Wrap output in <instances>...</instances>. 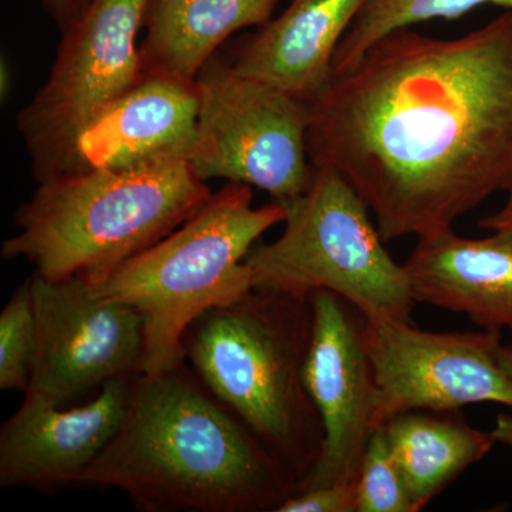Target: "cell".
<instances>
[{
	"label": "cell",
	"instance_id": "cell-25",
	"mask_svg": "<svg viewBox=\"0 0 512 512\" xmlns=\"http://www.w3.org/2000/svg\"><path fill=\"white\" fill-rule=\"evenodd\" d=\"M10 87V70L8 69V64L2 62V96H8Z\"/></svg>",
	"mask_w": 512,
	"mask_h": 512
},
{
	"label": "cell",
	"instance_id": "cell-3",
	"mask_svg": "<svg viewBox=\"0 0 512 512\" xmlns=\"http://www.w3.org/2000/svg\"><path fill=\"white\" fill-rule=\"evenodd\" d=\"M211 195L184 156L62 175L20 205L19 232L0 255L26 259L50 281L96 285L181 227Z\"/></svg>",
	"mask_w": 512,
	"mask_h": 512
},
{
	"label": "cell",
	"instance_id": "cell-17",
	"mask_svg": "<svg viewBox=\"0 0 512 512\" xmlns=\"http://www.w3.org/2000/svg\"><path fill=\"white\" fill-rule=\"evenodd\" d=\"M451 413L412 410L393 417L383 426L394 460L409 488L414 512L423 510L494 446L491 433L473 429Z\"/></svg>",
	"mask_w": 512,
	"mask_h": 512
},
{
	"label": "cell",
	"instance_id": "cell-22",
	"mask_svg": "<svg viewBox=\"0 0 512 512\" xmlns=\"http://www.w3.org/2000/svg\"><path fill=\"white\" fill-rule=\"evenodd\" d=\"M92 0H40L43 9L53 20L60 35L67 32Z\"/></svg>",
	"mask_w": 512,
	"mask_h": 512
},
{
	"label": "cell",
	"instance_id": "cell-5",
	"mask_svg": "<svg viewBox=\"0 0 512 512\" xmlns=\"http://www.w3.org/2000/svg\"><path fill=\"white\" fill-rule=\"evenodd\" d=\"M284 221L279 202L254 208L249 185L228 183L168 237L89 285L97 298L126 303L143 318L141 375L183 365L192 322L254 289L245 258L264 232Z\"/></svg>",
	"mask_w": 512,
	"mask_h": 512
},
{
	"label": "cell",
	"instance_id": "cell-10",
	"mask_svg": "<svg viewBox=\"0 0 512 512\" xmlns=\"http://www.w3.org/2000/svg\"><path fill=\"white\" fill-rule=\"evenodd\" d=\"M39 348L28 392L57 404L110 380L143 372L146 336L140 313L97 298L82 279H29Z\"/></svg>",
	"mask_w": 512,
	"mask_h": 512
},
{
	"label": "cell",
	"instance_id": "cell-12",
	"mask_svg": "<svg viewBox=\"0 0 512 512\" xmlns=\"http://www.w3.org/2000/svg\"><path fill=\"white\" fill-rule=\"evenodd\" d=\"M133 379L110 380L96 399L72 409L26 392L0 430V487L77 484L123 426Z\"/></svg>",
	"mask_w": 512,
	"mask_h": 512
},
{
	"label": "cell",
	"instance_id": "cell-23",
	"mask_svg": "<svg viewBox=\"0 0 512 512\" xmlns=\"http://www.w3.org/2000/svg\"><path fill=\"white\" fill-rule=\"evenodd\" d=\"M498 360H500L505 372L512 377V346L501 345L498 349ZM491 436H493L495 443H501L512 448V416L498 414Z\"/></svg>",
	"mask_w": 512,
	"mask_h": 512
},
{
	"label": "cell",
	"instance_id": "cell-11",
	"mask_svg": "<svg viewBox=\"0 0 512 512\" xmlns=\"http://www.w3.org/2000/svg\"><path fill=\"white\" fill-rule=\"evenodd\" d=\"M312 308L303 382L322 421L323 444L296 493L356 485L367 443L377 430L375 373L363 338L366 316L328 291L313 293Z\"/></svg>",
	"mask_w": 512,
	"mask_h": 512
},
{
	"label": "cell",
	"instance_id": "cell-7",
	"mask_svg": "<svg viewBox=\"0 0 512 512\" xmlns=\"http://www.w3.org/2000/svg\"><path fill=\"white\" fill-rule=\"evenodd\" d=\"M147 3L92 0L63 33L49 77L16 120L37 184L83 171L80 137L143 79L137 36Z\"/></svg>",
	"mask_w": 512,
	"mask_h": 512
},
{
	"label": "cell",
	"instance_id": "cell-20",
	"mask_svg": "<svg viewBox=\"0 0 512 512\" xmlns=\"http://www.w3.org/2000/svg\"><path fill=\"white\" fill-rule=\"evenodd\" d=\"M357 512H414L409 488L383 427L367 443L356 483Z\"/></svg>",
	"mask_w": 512,
	"mask_h": 512
},
{
	"label": "cell",
	"instance_id": "cell-13",
	"mask_svg": "<svg viewBox=\"0 0 512 512\" xmlns=\"http://www.w3.org/2000/svg\"><path fill=\"white\" fill-rule=\"evenodd\" d=\"M198 107L197 82L144 73L80 137L83 170L187 157L197 131Z\"/></svg>",
	"mask_w": 512,
	"mask_h": 512
},
{
	"label": "cell",
	"instance_id": "cell-15",
	"mask_svg": "<svg viewBox=\"0 0 512 512\" xmlns=\"http://www.w3.org/2000/svg\"><path fill=\"white\" fill-rule=\"evenodd\" d=\"M414 301L464 313L483 329L512 330V237H421L403 265Z\"/></svg>",
	"mask_w": 512,
	"mask_h": 512
},
{
	"label": "cell",
	"instance_id": "cell-18",
	"mask_svg": "<svg viewBox=\"0 0 512 512\" xmlns=\"http://www.w3.org/2000/svg\"><path fill=\"white\" fill-rule=\"evenodd\" d=\"M484 5L512 9V0H367L333 59V74L345 72L382 37L431 19H457Z\"/></svg>",
	"mask_w": 512,
	"mask_h": 512
},
{
	"label": "cell",
	"instance_id": "cell-4",
	"mask_svg": "<svg viewBox=\"0 0 512 512\" xmlns=\"http://www.w3.org/2000/svg\"><path fill=\"white\" fill-rule=\"evenodd\" d=\"M311 298L252 289L194 320L184 356L204 386L254 431L299 484L323 444L322 421L303 382Z\"/></svg>",
	"mask_w": 512,
	"mask_h": 512
},
{
	"label": "cell",
	"instance_id": "cell-9",
	"mask_svg": "<svg viewBox=\"0 0 512 512\" xmlns=\"http://www.w3.org/2000/svg\"><path fill=\"white\" fill-rule=\"evenodd\" d=\"M363 338L376 380V429L412 410L468 404L512 409V377L498 360L501 332H426L412 322L367 319Z\"/></svg>",
	"mask_w": 512,
	"mask_h": 512
},
{
	"label": "cell",
	"instance_id": "cell-8",
	"mask_svg": "<svg viewBox=\"0 0 512 512\" xmlns=\"http://www.w3.org/2000/svg\"><path fill=\"white\" fill-rule=\"evenodd\" d=\"M195 82L200 107L187 160L202 180L224 178L261 188L276 202L308 190L311 104L239 76L214 57Z\"/></svg>",
	"mask_w": 512,
	"mask_h": 512
},
{
	"label": "cell",
	"instance_id": "cell-16",
	"mask_svg": "<svg viewBox=\"0 0 512 512\" xmlns=\"http://www.w3.org/2000/svg\"><path fill=\"white\" fill-rule=\"evenodd\" d=\"M279 0H148L140 45L144 73L195 82L239 29L264 26Z\"/></svg>",
	"mask_w": 512,
	"mask_h": 512
},
{
	"label": "cell",
	"instance_id": "cell-19",
	"mask_svg": "<svg viewBox=\"0 0 512 512\" xmlns=\"http://www.w3.org/2000/svg\"><path fill=\"white\" fill-rule=\"evenodd\" d=\"M37 323L30 282L0 312V390L28 392L36 365Z\"/></svg>",
	"mask_w": 512,
	"mask_h": 512
},
{
	"label": "cell",
	"instance_id": "cell-1",
	"mask_svg": "<svg viewBox=\"0 0 512 512\" xmlns=\"http://www.w3.org/2000/svg\"><path fill=\"white\" fill-rule=\"evenodd\" d=\"M311 106L313 167L355 188L384 242L450 231L512 191V9L457 39L394 30Z\"/></svg>",
	"mask_w": 512,
	"mask_h": 512
},
{
	"label": "cell",
	"instance_id": "cell-14",
	"mask_svg": "<svg viewBox=\"0 0 512 512\" xmlns=\"http://www.w3.org/2000/svg\"><path fill=\"white\" fill-rule=\"evenodd\" d=\"M367 0H292L279 18L249 36L228 66L313 104L333 77V59Z\"/></svg>",
	"mask_w": 512,
	"mask_h": 512
},
{
	"label": "cell",
	"instance_id": "cell-21",
	"mask_svg": "<svg viewBox=\"0 0 512 512\" xmlns=\"http://www.w3.org/2000/svg\"><path fill=\"white\" fill-rule=\"evenodd\" d=\"M276 512H357L356 485H326L301 491Z\"/></svg>",
	"mask_w": 512,
	"mask_h": 512
},
{
	"label": "cell",
	"instance_id": "cell-6",
	"mask_svg": "<svg viewBox=\"0 0 512 512\" xmlns=\"http://www.w3.org/2000/svg\"><path fill=\"white\" fill-rule=\"evenodd\" d=\"M279 204L284 234L245 258L254 288L299 298L328 291L367 319L412 322L416 301L406 269L384 249L369 207L338 171L313 167L308 190Z\"/></svg>",
	"mask_w": 512,
	"mask_h": 512
},
{
	"label": "cell",
	"instance_id": "cell-24",
	"mask_svg": "<svg viewBox=\"0 0 512 512\" xmlns=\"http://www.w3.org/2000/svg\"><path fill=\"white\" fill-rule=\"evenodd\" d=\"M478 225L487 231L501 232L512 237V191L508 192V200L504 207L493 215L481 218Z\"/></svg>",
	"mask_w": 512,
	"mask_h": 512
},
{
	"label": "cell",
	"instance_id": "cell-2",
	"mask_svg": "<svg viewBox=\"0 0 512 512\" xmlns=\"http://www.w3.org/2000/svg\"><path fill=\"white\" fill-rule=\"evenodd\" d=\"M77 484L117 488L141 511H275L298 481L184 365L131 383L123 426Z\"/></svg>",
	"mask_w": 512,
	"mask_h": 512
}]
</instances>
